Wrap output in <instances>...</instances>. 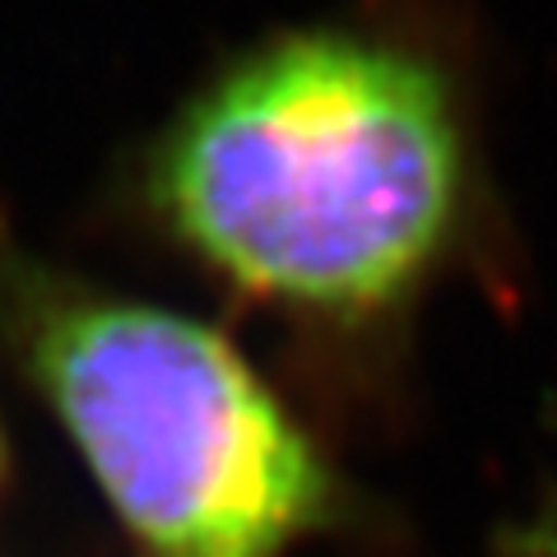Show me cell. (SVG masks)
<instances>
[{"label":"cell","mask_w":557,"mask_h":557,"mask_svg":"<svg viewBox=\"0 0 557 557\" xmlns=\"http://www.w3.org/2000/svg\"><path fill=\"white\" fill-rule=\"evenodd\" d=\"M153 233L237 302L362 335L446 265L469 209L450 70L372 24H293L233 51L135 172Z\"/></svg>","instance_id":"cell-1"},{"label":"cell","mask_w":557,"mask_h":557,"mask_svg":"<svg viewBox=\"0 0 557 557\" xmlns=\"http://www.w3.org/2000/svg\"><path fill=\"white\" fill-rule=\"evenodd\" d=\"M0 344L135 557H288L335 516V469L298 413L190 311L0 237Z\"/></svg>","instance_id":"cell-2"},{"label":"cell","mask_w":557,"mask_h":557,"mask_svg":"<svg viewBox=\"0 0 557 557\" xmlns=\"http://www.w3.org/2000/svg\"><path fill=\"white\" fill-rule=\"evenodd\" d=\"M0 487H5V432H0Z\"/></svg>","instance_id":"cell-3"}]
</instances>
